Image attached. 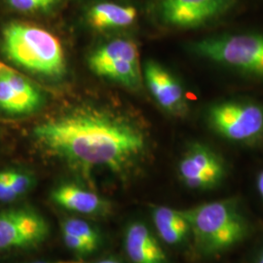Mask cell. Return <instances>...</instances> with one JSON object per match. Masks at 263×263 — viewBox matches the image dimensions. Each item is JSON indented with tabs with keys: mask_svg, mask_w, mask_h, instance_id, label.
I'll list each match as a JSON object with an SVG mask.
<instances>
[{
	"mask_svg": "<svg viewBox=\"0 0 263 263\" xmlns=\"http://www.w3.org/2000/svg\"><path fill=\"white\" fill-rule=\"evenodd\" d=\"M38 144L68 165L90 171L122 173L146 148L144 133L126 116L96 106H78L33 129Z\"/></svg>",
	"mask_w": 263,
	"mask_h": 263,
	"instance_id": "cell-1",
	"label": "cell"
},
{
	"mask_svg": "<svg viewBox=\"0 0 263 263\" xmlns=\"http://www.w3.org/2000/svg\"><path fill=\"white\" fill-rule=\"evenodd\" d=\"M190 226L198 253L216 257L242 243L249 234V222L238 200L227 198L181 210Z\"/></svg>",
	"mask_w": 263,
	"mask_h": 263,
	"instance_id": "cell-2",
	"label": "cell"
},
{
	"mask_svg": "<svg viewBox=\"0 0 263 263\" xmlns=\"http://www.w3.org/2000/svg\"><path fill=\"white\" fill-rule=\"evenodd\" d=\"M2 50L11 62L36 76L60 79L66 74L60 39L36 25L12 22L2 31Z\"/></svg>",
	"mask_w": 263,
	"mask_h": 263,
	"instance_id": "cell-3",
	"label": "cell"
},
{
	"mask_svg": "<svg viewBox=\"0 0 263 263\" xmlns=\"http://www.w3.org/2000/svg\"><path fill=\"white\" fill-rule=\"evenodd\" d=\"M191 50L208 61L263 79V34L238 33L211 36L193 42Z\"/></svg>",
	"mask_w": 263,
	"mask_h": 263,
	"instance_id": "cell-4",
	"label": "cell"
},
{
	"mask_svg": "<svg viewBox=\"0 0 263 263\" xmlns=\"http://www.w3.org/2000/svg\"><path fill=\"white\" fill-rule=\"evenodd\" d=\"M206 121L210 129L226 141L252 145L263 141V104L227 100L208 107Z\"/></svg>",
	"mask_w": 263,
	"mask_h": 263,
	"instance_id": "cell-5",
	"label": "cell"
},
{
	"mask_svg": "<svg viewBox=\"0 0 263 263\" xmlns=\"http://www.w3.org/2000/svg\"><path fill=\"white\" fill-rule=\"evenodd\" d=\"M88 65L96 76L131 89L141 87L140 53L130 39L116 38L100 46L89 57Z\"/></svg>",
	"mask_w": 263,
	"mask_h": 263,
	"instance_id": "cell-6",
	"label": "cell"
},
{
	"mask_svg": "<svg viewBox=\"0 0 263 263\" xmlns=\"http://www.w3.org/2000/svg\"><path fill=\"white\" fill-rule=\"evenodd\" d=\"M49 232L46 219L33 210L0 212V251L36 248L46 241Z\"/></svg>",
	"mask_w": 263,
	"mask_h": 263,
	"instance_id": "cell-7",
	"label": "cell"
},
{
	"mask_svg": "<svg viewBox=\"0 0 263 263\" xmlns=\"http://www.w3.org/2000/svg\"><path fill=\"white\" fill-rule=\"evenodd\" d=\"M179 179L190 189L211 190L226 177L223 158L214 148L202 142L192 143L179 161Z\"/></svg>",
	"mask_w": 263,
	"mask_h": 263,
	"instance_id": "cell-8",
	"label": "cell"
},
{
	"mask_svg": "<svg viewBox=\"0 0 263 263\" xmlns=\"http://www.w3.org/2000/svg\"><path fill=\"white\" fill-rule=\"evenodd\" d=\"M45 102V94L37 85L0 61V111L30 114L39 110Z\"/></svg>",
	"mask_w": 263,
	"mask_h": 263,
	"instance_id": "cell-9",
	"label": "cell"
},
{
	"mask_svg": "<svg viewBox=\"0 0 263 263\" xmlns=\"http://www.w3.org/2000/svg\"><path fill=\"white\" fill-rule=\"evenodd\" d=\"M236 0H161V15L173 27L195 28L226 15Z\"/></svg>",
	"mask_w": 263,
	"mask_h": 263,
	"instance_id": "cell-10",
	"label": "cell"
},
{
	"mask_svg": "<svg viewBox=\"0 0 263 263\" xmlns=\"http://www.w3.org/2000/svg\"><path fill=\"white\" fill-rule=\"evenodd\" d=\"M143 77L152 98L164 110L175 116L187 113L184 89L166 67L155 61H148L144 66Z\"/></svg>",
	"mask_w": 263,
	"mask_h": 263,
	"instance_id": "cell-11",
	"label": "cell"
},
{
	"mask_svg": "<svg viewBox=\"0 0 263 263\" xmlns=\"http://www.w3.org/2000/svg\"><path fill=\"white\" fill-rule=\"evenodd\" d=\"M124 247L133 263H168L167 254L158 239L141 221H135L127 227Z\"/></svg>",
	"mask_w": 263,
	"mask_h": 263,
	"instance_id": "cell-12",
	"label": "cell"
},
{
	"mask_svg": "<svg viewBox=\"0 0 263 263\" xmlns=\"http://www.w3.org/2000/svg\"><path fill=\"white\" fill-rule=\"evenodd\" d=\"M51 199L60 207L83 215L102 214L107 210V203L103 198L72 183L59 185L52 191Z\"/></svg>",
	"mask_w": 263,
	"mask_h": 263,
	"instance_id": "cell-13",
	"label": "cell"
},
{
	"mask_svg": "<svg viewBox=\"0 0 263 263\" xmlns=\"http://www.w3.org/2000/svg\"><path fill=\"white\" fill-rule=\"evenodd\" d=\"M152 219L160 239L166 244H181L190 235V226L181 210L155 206L152 209Z\"/></svg>",
	"mask_w": 263,
	"mask_h": 263,
	"instance_id": "cell-14",
	"label": "cell"
},
{
	"mask_svg": "<svg viewBox=\"0 0 263 263\" xmlns=\"http://www.w3.org/2000/svg\"><path fill=\"white\" fill-rule=\"evenodd\" d=\"M138 12L133 6L119 5L112 2H101L88 12V22L98 30L127 28L134 24Z\"/></svg>",
	"mask_w": 263,
	"mask_h": 263,
	"instance_id": "cell-15",
	"label": "cell"
},
{
	"mask_svg": "<svg viewBox=\"0 0 263 263\" xmlns=\"http://www.w3.org/2000/svg\"><path fill=\"white\" fill-rule=\"evenodd\" d=\"M62 231H66L76 237L80 238L84 243L88 245L93 252L96 251L101 242L99 232L84 219L80 218H66L62 222Z\"/></svg>",
	"mask_w": 263,
	"mask_h": 263,
	"instance_id": "cell-16",
	"label": "cell"
},
{
	"mask_svg": "<svg viewBox=\"0 0 263 263\" xmlns=\"http://www.w3.org/2000/svg\"><path fill=\"white\" fill-rule=\"evenodd\" d=\"M33 184V177L27 172L10 170V187L15 200L27 194Z\"/></svg>",
	"mask_w": 263,
	"mask_h": 263,
	"instance_id": "cell-17",
	"label": "cell"
},
{
	"mask_svg": "<svg viewBox=\"0 0 263 263\" xmlns=\"http://www.w3.org/2000/svg\"><path fill=\"white\" fill-rule=\"evenodd\" d=\"M59 0H7L12 9L22 13H37L51 9Z\"/></svg>",
	"mask_w": 263,
	"mask_h": 263,
	"instance_id": "cell-18",
	"label": "cell"
},
{
	"mask_svg": "<svg viewBox=\"0 0 263 263\" xmlns=\"http://www.w3.org/2000/svg\"><path fill=\"white\" fill-rule=\"evenodd\" d=\"M63 241L66 246L67 249L71 250L78 254H89L93 253V250L84 243L80 238L76 237V235L68 233L66 231H62Z\"/></svg>",
	"mask_w": 263,
	"mask_h": 263,
	"instance_id": "cell-19",
	"label": "cell"
},
{
	"mask_svg": "<svg viewBox=\"0 0 263 263\" xmlns=\"http://www.w3.org/2000/svg\"><path fill=\"white\" fill-rule=\"evenodd\" d=\"M14 200L10 187V170L0 171V202L6 203Z\"/></svg>",
	"mask_w": 263,
	"mask_h": 263,
	"instance_id": "cell-20",
	"label": "cell"
},
{
	"mask_svg": "<svg viewBox=\"0 0 263 263\" xmlns=\"http://www.w3.org/2000/svg\"><path fill=\"white\" fill-rule=\"evenodd\" d=\"M256 189L259 196L263 200V170L256 177Z\"/></svg>",
	"mask_w": 263,
	"mask_h": 263,
	"instance_id": "cell-21",
	"label": "cell"
},
{
	"mask_svg": "<svg viewBox=\"0 0 263 263\" xmlns=\"http://www.w3.org/2000/svg\"><path fill=\"white\" fill-rule=\"evenodd\" d=\"M33 263H84L80 259H67V260H57V261H37Z\"/></svg>",
	"mask_w": 263,
	"mask_h": 263,
	"instance_id": "cell-22",
	"label": "cell"
},
{
	"mask_svg": "<svg viewBox=\"0 0 263 263\" xmlns=\"http://www.w3.org/2000/svg\"><path fill=\"white\" fill-rule=\"evenodd\" d=\"M96 263H121L119 260H117V259H115V258H105V259H103V260H100V261H98V262Z\"/></svg>",
	"mask_w": 263,
	"mask_h": 263,
	"instance_id": "cell-23",
	"label": "cell"
},
{
	"mask_svg": "<svg viewBox=\"0 0 263 263\" xmlns=\"http://www.w3.org/2000/svg\"><path fill=\"white\" fill-rule=\"evenodd\" d=\"M254 263H263V250H261L257 254Z\"/></svg>",
	"mask_w": 263,
	"mask_h": 263,
	"instance_id": "cell-24",
	"label": "cell"
}]
</instances>
